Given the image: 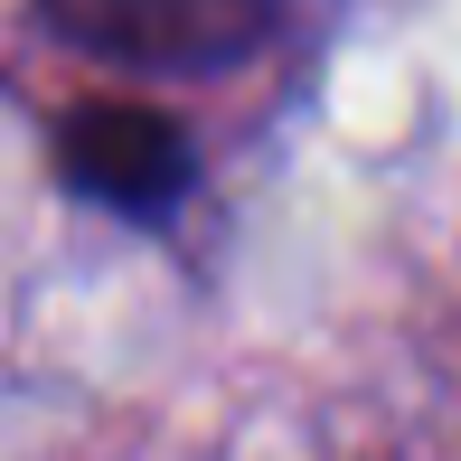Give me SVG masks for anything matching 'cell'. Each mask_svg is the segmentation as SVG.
<instances>
[{
    "instance_id": "obj_1",
    "label": "cell",
    "mask_w": 461,
    "mask_h": 461,
    "mask_svg": "<svg viewBox=\"0 0 461 461\" xmlns=\"http://www.w3.org/2000/svg\"><path fill=\"white\" fill-rule=\"evenodd\" d=\"M38 19L141 76H217L274 38L283 0H38Z\"/></svg>"
},
{
    "instance_id": "obj_2",
    "label": "cell",
    "mask_w": 461,
    "mask_h": 461,
    "mask_svg": "<svg viewBox=\"0 0 461 461\" xmlns=\"http://www.w3.org/2000/svg\"><path fill=\"white\" fill-rule=\"evenodd\" d=\"M57 179H67L86 207H104V217L160 226L188 198V179H198V151H188V132L160 113V104L95 95V104H76V113L57 122Z\"/></svg>"
}]
</instances>
